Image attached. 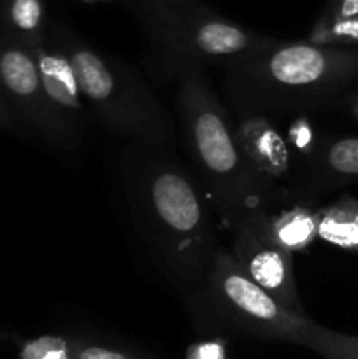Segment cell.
<instances>
[{
    "instance_id": "1",
    "label": "cell",
    "mask_w": 358,
    "mask_h": 359,
    "mask_svg": "<svg viewBox=\"0 0 358 359\" xmlns=\"http://www.w3.org/2000/svg\"><path fill=\"white\" fill-rule=\"evenodd\" d=\"M121 182L140 241L165 279L188 302L221 249L202 186L172 154L133 142L123 153Z\"/></svg>"
},
{
    "instance_id": "2",
    "label": "cell",
    "mask_w": 358,
    "mask_h": 359,
    "mask_svg": "<svg viewBox=\"0 0 358 359\" xmlns=\"http://www.w3.org/2000/svg\"><path fill=\"white\" fill-rule=\"evenodd\" d=\"M179 128L197 181L228 230L258 212L286 205L283 195L246 160L234 119L204 70L179 76L175 93Z\"/></svg>"
},
{
    "instance_id": "3",
    "label": "cell",
    "mask_w": 358,
    "mask_h": 359,
    "mask_svg": "<svg viewBox=\"0 0 358 359\" xmlns=\"http://www.w3.org/2000/svg\"><path fill=\"white\" fill-rule=\"evenodd\" d=\"M358 79V49L272 39L227 67L235 112L293 114L330 104Z\"/></svg>"
},
{
    "instance_id": "4",
    "label": "cell",
    "mask_w": 358,
    "mask_h": 359,
    "mask_svg": "<svg viewBox=\"0 0 358 359\" xmlns=\"http://www.w3.org/2000/svg\"><path fill=\"white\" fill-rule=\"evenodd\" d=\"M48 35L72 63L90 118L130 142L174 154V121L133 67L98 51L63 25Z\"/></svg>"
},
{
    "instance_id": "5",
    "label": "cell",
    "mask_w": 358,
    "mask_h": 359,
    "mask_svg": "<svg viewBox=\"0 0 358 359\" xmlns=\"http://www.w3.org/2000/svg\"><path fill=\"white\" fill-rule=\"evenodd\" d=\"M199 333L260 342H286L307 349L316 323L277 304L221 248L200 290L186 302Z\"/></svg>"
},
{
    "instance_id": "6",
    "label": "cell",
    "mask_w": 358,
    "mask_h": 359,
    "mask_svg": "<svg viewBox=\"0 0 358 359\" xmlns=\"http://www.w3.org/2000/svg\"><path fill=\"white\" fill-rule=\"evenodd\" d=\"M142 25L161 70L178 77L211 65L227 69L272 41L213 13L202 2L146 16Z\"/></svg>"
},
{
    "instance_id": "7",
    "label": "cell",
    "mask_w": 358,
    "mask_h": 359,
    "mask_svg": "<svg viewBox=\"0 0 358 359\" xmlns=\"http://www.w3.org/2000/svg\"><path fill=\"white\" fill-rule=\"evenodd\" d=\"M0 93L28 130L49 147L76 151L83 140L65 125L46 95L32 49L0 34Z\"/></svg>"
},
{
    "instance_id": "8",
    "label": "cell",
    "mask_w": 358,
    "mask_h": 359,
    "mask_svg": "<svg viewBox=\"0 0 358 359\" xmlns=\"http://www.w3.org/2000/svg\"><path fill=\"white\" fill-rule=\"evenodd\" d=\"M230 235L228 251L242 272L284 309L298 316H307L298 297L293 255L262 241L246 224L232 228Z\"/></svg>"
},
{
    "instance_id": "9",
    "label": "cell",
    "mask_w": 358,
    "mask_h": 359,
    "mask_svg": "<svg viewBox=\"0 0 358 359\" xmlns=\"http://www.w3.org/2000/svg\"><path fill=\"white\" fill-rule=\"evenodd\" d=\"M235 135L246 160L274 188L279 189L284 203L291 205L290 188L297 168L291 146L281 135L270 116L258 112H235Z\"/></svg>"
},
{
    "instance_id": "10",
    "label": "cell",
    "mask_w": 358,
    "mask_h": 359,
    "mask_svg": "<svg viewBox=\"0 0 358 359\" xmlns=\"http://www.w3.org/2000/svg\"><path fill=\"white\" fill-rule=\"evenodd\" d=\"M354 181H358V137L326 140L298 165L290 188V202L291 205H311L316 196Z\"/></svg>"
},
{
    "instance_id": "11",
    "label": "cell",
    "mask_w": 358,
    "mask_h": 359,
    "mask_svg": "<svg viewBox=\"0 0 358 359\" xmlns=\"http://www.w3.org/2000/svg\"><path fill=\"white\" fill-rule=\"evenodd\" d=\"M32 53L37 62L46 95L65 125L83 140L90 112L81 95L79 81H77L72 63L49 35L46 37L44 44L32 49Z\"/></svg>"
},
{
    "instance_id": "12",
    "label": "cell",
    "mask_w": 358,
    "mask_h": 359,
    "mask_svg": "<svg viewBox=\"0 0 358 359\" xmlns=\"http://www.w3.org/2000/svg\"><path fill=\"white\" fill-rule=\"evenodd\" d=\"M241 224L251 228L262 241L295 255L318 238L319 214L307 203H293L276 212H258Z\"/></svg>"
},
{
    "instance_id": "13",
    "label": "cell",
    "mask_w": 358,
    "mask_h": 359,
    "mask_svg": "<svg viewBox=\"0 0 358 359\" xmlns=\"http://www.w3.org/2000/svg\"><path fill=\"white\" fill-rule=\"evenodd\" d=\"M0 25L2 35L25 48L44 44L48 37L44 0H4Z\"/></svg>"
},
{
    "instance_id": "14",
    "label": "cell",
    "mask_w": 358,
    "mask_h": 359,
    "mask_svg": "<svg viewBox=\"0 0 358 359\" xmlns=\"http://www.w3.org/2000/svg\"><path fill=\"white\" fill-rule=\"evenodd\" d=\"M318 238L358 255V200L343 196L337 202L318 209Z\"/></svg>"
},
{
    "instance_id": "15",
    "label": "cell",
    "mask_w": 358,
    "mask_h": 359,
    "mask_svg": "<svg viewBox=\"0 0 358 359\" xmlns=\"http://www.w3.org/2000/svg\"><path fill=\"white\" fill-rule=\"evenodd\" d=\"M70 359H157L123 340L100 333H76L69 337Z\"/></svg>"
},
{
    "instance_id": "16",
    "label": "cell",
    "mask_w": 358,
    "mask_h": 359,
    "mask_svg": "<svg viewBox=\"0 0 358 359\" xmlns=\"http://www.w3.org/2000/svg\"><path fill=\"white\" fill-rule=\"evenodd\" d=\"M307 349L323 359H358V340L354 335L316 326Z\"/></svg>"
},
{
    "instance_id": "17",
    "label": "cell",
    "mask_w": 358,
    "mask_h": 359,
    "mask_svg": "<svg viewBox=\"0 0 358 359\" xmlns=\"http://www.w3.org/2000/svg\"><path fill=\"white\" fill-rule=\"evenodd\" d=\"M307 41L318 46H330V48H350V46H357L358 16L333 21L316 20Z\"/></svg>"
},
{
    "instance_id": "18",
    "label": "cell",
    "mask_w": 358,
    "mask_h": 359,
    "mask_svg": "<svg viewBox=\"0 0 358 359\" xmlns=\"http://www.w3.org/2000/svg\"><path fill=\"white\" fill-rule=\"evenodd\" d=\"M20 359H70L69 337L42 335L27 340L20 349Z\"/></svg>"
},
{
    "instance_id": "19",
    "label": "cell",
    "mask_w": 358,
    "mask_h": 359,
    "mask_svg": "<svg viewBox=\"0 0 358 359\" xmlns=\"http://www.w3.org/2000/svg\"><path fill=\"white\" fill-rule=\"evenodd\" d=\"M358 16V0H329L318 20L333 21Z\"/></svg>"
},
{
    "instance_id": "20",
    "label": "cell",
    "mask_w": 358,
    "mask_h": 359,
    "mask_svg": "<svg viewBox=\"0 0 358 359\" xmlns=\"http://www.w3.org/2000/svg\"><path fill=\"white\" fill-rule=\"evenodd\" d=\"M195 4H200V0H139V13L140 18H146L165 11L195 6Z\"/></svg>"
},
{
    "instance_id": "21",
    "label": "cell",
    "mask_w": 358,
    "mask_h": 359,
    "mask_svg": "<svg viewBox=\"0 0 358 359\" xmlns=\"http://www.w3.org/2000/svg\"><path fill=\"white\" fill-rule=\"evenodd\" d=\"M0 128L6 130L9 133H16V135L27 137L28 135V128L23 125L20 118H18L16 112L11 109V105L7 104L6 98L2 97L0 93Z\"/></svg>"
},
{
    "instance_id": "22",
    "label": "cell",
    "mask_w": 358,
    "mask_h": 359,
    "mask_svg": "<svg viewBox=\"0 0 358 359\" xmlns=\"http://www.w3.org/2000/svg\"><path fill=\"white\" fill-rule=\"evenodd\" d=\"M188 359H223V344H220V340H206L192 346Z\"/></svg>"
},
{
    "instance_id": "23",
    "label": "cell",
    "mask_w": 358,
    "mask_h": 359,
    "mask_svg": "<svg viewBox=\"0 0 358 359\" xmlns=\"http://www.w3.org/2000/svg\"><path fill=\"white\" fill-rule=\"evenodd\" d=\"M350 111H351V116H353V118L357 119V121H358V93L354 95L353 100H351V107H350Z\"/></svg>"
},
{
    "instance_id": "24",
    "label": "cell",
    "mask_w": 358,
    "mask_h": 359,
    "mask_svg": "<svg viewBox=\"0 0 358 359\" xmlns=\"http://www.w3.org/2000/svg\"><path fill=\"white\" fill-rule=\"evenodd\" d=\"M83 2H105V0H83Z\"/></svg>"
},
{
    "instance_id": "25",
    "label": "cell",
    "mask_w": 358,
    "mask_h": 359,
    "mask_svg": "<svg viewBox=\"0 0 358 359\" xmlns=\"http://www.w3.org/2000/svg\"><path fill=\"white\" fill-rule=\"evenodd\" d=\"M354 337H357V340H358V335H354Z\"/></svg>"
}]
</instances>
